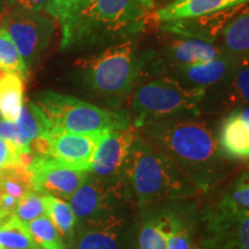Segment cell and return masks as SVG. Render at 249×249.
<instances>
[{"mask_svg":"<svg viewBox=\"0 0 249 249\" xmlns=\"http://www.w3.org/2000/svg\"><path fill=\"white\" fill-rule=\"evenodd\" d=\"M28 169L31 174L34 191L67 201L71 200L90 174L65 166L50 157L37 155Z\"/></svg>","mask_w":249,"mask_h":249,"instance_id":"cell-12","label":"cell"},{"mask_svg":"<svg viewBox=\"0 0 249 249\" xmlns=\"http://www.w3.org/2000/svg\"><path fill=\"white\" fill-rule=\"evenodd\" d=\"M224 82L227 107H234L238 103L249 105V55L239 59Z\"/></svg>","mask_w":249,"mask_h":249,"instance_id":"cell-22","label":"cell"},{"mask_svg":"<svg viewBox=\"0 0 249 249\" xmlns=\"http://www.w3.org/2000/svg\"><path fill=\"white\" fill-rule=\"evenodd\" d=\"M103 133H70L48 128L45 135L31 143L30 148L37 156L50 157L71 169L91 172Z\"/></svg>","mask_w":249,"mask_h":249,"instance_id":"cell-10","label":"cell"},{"mask_svg":"<svg viewBox=\"0 0 249 249\" xmlns=\"http://www.w3.org/2000/svg\"><path fill=\"white\" fill-rule=\"evenodd\" d=\"M9 2H11V0H0V9H4L9 6Z\"/></svg>","mask_w":249,"mask_h":249,"instance_id":"cell-38","label":"cell"},{"mask_svg":"<svg viewBox=\"0 0 249 249\" xmlns=\"http://www.w3.org/2000/svg\"><path fill=\"white\" fill-rule=\"evenodd\" d=\"M138 135L133 126L124 129H111L103 133L92 160L91 174L101 178H120L132 144Z\"/></svg>","mask_w":249,"mask_h":249,"instance_id":"cell-13","label":"cell"},{"mask_svg":"<svg viewBox=\"0 0 249 249\" xmlns=\"http://www.w3.org/2000/svg\"><path fill=\"white\" fill-rule=\"evenodd\" d=\"M0 139L15 145L21 154L31 152L30 143L23 138V135L18 128L17 124L2 119V118H0Z\"/></svg>","mask_w":249,"mask_h":249,"instance_id":"cell-33","label":"cell"},{"mask_svg":"<svg viewBox=\"0 0 249 249\" xmlns=\"http://www.w3.org/2000/svg\"><path fill=\"white\" fill-rule=\"evenodd\" d=\"M0 249H40L30 234L28 224L12 214L0 224Z\"/></svg>","mask_w":249,"mask_h":249,"instance_id":"cell-23","label":"cell"},{"mask_svg":"<svg viewBox=\"0 0 249 249\" xmlns=\"http://www.w3.org/2000/svg\"><path fill=\"white\" fill-rule=\"evenodd\" d=\"M9 216H12V214L9 213H7V211L0 209V224L4 222L5 219H7V218H8Z\"/></svg>","mask_w":249,"mask_h":249,"instance_id":"cell-37","label":"cell"},{"mask_svg":"<svg viewBox=\"0 0 249 249\" xmlns=\"http://www.w3.org/2000/svg\"><path fill=\"white\" fill-rule=\"evenodd\" d=\"M33 103L48 128L70 133H96L132 126L127 111L107 110L51 90L40 92Z\"/></svg>","mask_w":249,"mask_h":249,"instance_id":"cell-6","label":"cell"},{"mask_svg":"<svg viewBox=\"0 0 249 249\" xmlns=\"http://www.w3.org/2000/svg\"><path fill=\"white\" fill-rule=\"evenodd\" d=\"M77 65L91 91L119 107L134 91L144 61L139 58L134 43L127 39Z\"/></svg>","mask_w":249,"mask_h":249,"instance_id":"cell-5","label":"cell"},{"mask_svg":"<svg viewBox=\"0 0 249 249\" xmlns=\"http://www.w3.org/2000/svg\"><path fill=\"white\" fill-rule=\"evenodd\" d=\"M30 191L34 189L27 166L18 163L0 171V209L13 214L18 200Z\"/></svg>","mask_w":249,"mask_h":249,"instance_id":"cell-19","label":"cell"},{"mask_svg":"<svg viewBox=\"0 0 249 249\" xmlns=\"http://www.w3.org/2000/svg\"><path fill=\"white\" fill-rule=\"evenodd\" d=\"M0 68L18 74L24 80L28 75V66L4 28H0Z\"/></svg>","mask_w":249,"mask_h":249,"instance_id":"cell-29","label":"cell"},{"mask_svg":"<svg viewBox=\"0 0 249 249\" xmlns=\"http://www.w3.org/2000/svg\"><path fill=\"white\" fill-rule=\"evenodd\" d=\"M238 8L239 6L205 17L182 18V20L169 21L160 24L161 29L174 36L188 37V38L213 43L230 18L238 12Z\"/></svg>","mask_w":249,"mask_h":249,"instance_id":"cell-15","label":"cell"},{"mask_svg":"<svg viewBox=\"0 0 249 249\" xmlns=\"http://www.w3.org/2000/svg\"><path fill=\"white\" fill-rule=\"evenodd\" d=\"M88 1L89 0H49L44 7V12L53 20L64 24L79 13Z\"/></svg>","mask_w":249,"mask_h":249,"instance_id":"cell-31","label":"cell"},{"mask_svg":"<svg viewBox=\"0 0 249 249\" xmlns=\"http://www.w3.org/2000/svg\"><path fill=\"white\" fill-rule=\"evenodd\" d=\"M138 133L178 165L201 193L219 179L223 156L213 129L204 121L196 117L173 118L144 124Z\"/></svg>","mask_w":249,"mask_h":249,"instance_id":"cell-1","label":"cell"},{"mask_svg":"<svg viewBox=\"0 0 249 249\" xmlns=\"http://www.w3.org/2000/svg\"><path fill=\"white\" fill-rule=\"evenodd\" d=\"M207 90L187 87L164 76L134 89L129 101V118L134 128L173 118L197 117Z\"/></svg>","mask_w":249,"mask_h":249,"instance_id":"cell-4","label":"cell"},{"mask_svg":"<svg viewBox=\"0 0 249 249\" xmlns=\"http://www.w3.org/2000/svg\"><path fill=\"white\" fill-rule=\"evenodd\" d=\"M167 235V249H197L188 224L176 213H161Z\"/></svg>","mask_w":249,"mask_h":249,"instance_id":"cell-25","label":"cell"},{"mask_svg":"<svg viewBox=\"0 0 249 249\" xmlns=\"http://www.w3.org/2000/svg\"><path fill=\"white\" fill-rule=\"evenodd\" d=\"M149 18L150 11L140 0H89L79 13L61 24V50L124 42L141 33Z\"/></svg>","mask_w":249,"mask_h":249,"instance_id":"cell-2","label":"cell"},{"mask_svg":"<svg viewBox=\"0 0 249 249\" xmlns=\"http://www.w3.org/2000/svg\"><path fill=\"white\" fill-rule=\"evenodd\" d=\"M17 126L23 138L28 142L34 143L36 140L45 135L48 126H46L44 119L40 116L39 111L37 110L36 105L33 102H29L28 104H23L22 110H21L20 118H18Z\"/></svg>","mask_w":249,"mask_h":249,"instance_id":"cell-28","label":"cell"},{"mask_svg":"<svg viewBox=\"0 0 249 249\" xmlns=\"http://www.w3.org/2000/svg\"><path fill=\"white\" fill-rule=\"evenodd\" d=\"M139 249H167V235L160 214H152L143 220L138 235Z\"/></svg>","mask_w":249,"mask_h":249,"instance_id":"cell-26","label":"cell"},{"mask_svg":"<svg viewBox=\"0 0 249 249\" xmlns=\"http://www.w3.org/2000/svg\"><path fill=\"white\" fill-rule=\"evenodd\" d=\"M20 155L15 145L0 139V171L20 163Z\"/></svg>","mask_w":249,"mask_h":249,"instance_id":"cell-34","label":"cell"},{"mask_svg":"<svg viewBox=\"0 0 249 249\" xmlns=\"http://www.w3.org/2000/svg\"><path fill=\"white\" fill-rule=\"evenodd\" d=\"M222 53L213 43L188 37H178L163 49V57L171 68L203 64L213 60Z\"/></svg>","mask_w":249,"mask_h":249,"instance_id":"cell-17","label":"cell"},{"mask_svg":"<svg viewBox=\"0 0 249 249\" xmlns=\"http://www.w3.org/2000/svg\"><path fill=\"white\" fill-rule=\"evenodd\" d=\"M224 197L235 207L249 213V171L238 177Z\"/></svg>","mask_w":249,"mask_h":249,"instance_id":"cell-32","label":"cell"},{"mask_svg":"<svg viewBox=\"0 0 249 249\" xmlns=\"http://www.w3.org/2000/svg\"><path fill=\"white\" fill-rule=\"evenodd\" d=\"M49 0H11L9 6L14 5L18 8L27 9V11L42 12L44 11L45 5L48 4Z\"/></svg>","mask_w":249,"mask_h":249,"instance_id":"cell-35","label":"cell"},{"mask_svg":"<svg viewBox=\"0 0 249 249\" xmlns=\"http://www.w3.org/2000/svg\"><path fill=\"white\" fill-rule=\"evenodd\" d=\"M139 231L129 213L123 211L77 223L70 249H139Z\"/></svg>","mask_w":249,"mask_h":249,"instance_id":"cell-9","label":"cell"},{"mask_svg":"<svg viewBox=\"0 0 249 249\" xmlns=\"http://www.w3.org/2000/svg\"><path fill=\"white\" fill-rule=\"evenodd\" d=\"M238 59H234L225 53H222L213 60L192 66L171 68V77L178 80L187 87L202 88L207 90L222 83L230 75Z\"/></svg>","mask_w":249,"mask_h":249,"instance_id":"cell-14","label":"cell"},{"mask_svg":"<svg viewBox=\"0 0 249 249\" xmlns=\"http://www.w3.org/2000/svg\"><path fill=\"white\" fill-rule=\"evenodd\" d=\"M45 214L54 224L61 236L71 239L75 231L77 219L71 205L62 198L51 195H43Z\"/></svg>","mask_w":249,"mask_h":249,"instance_id":"cell-24","label":"cell"},{"mask_svg":"<svg viewBox=\"0 0 249 249\" xmlns=\"http://www.w3.org/2000/svg\"><path fill=\"white\" fill-rule=\"evenodd\" d=\"M140 1H141L143 6L147 9H149V11L155 8V0H140Z\"/></svg>","mask_w":249,"mask_h":249,"instance_id":"cell-36","label":"cell"},{"mask_svg":"<svg viewBox=\"0 0 249 249\" xmlns=\"http://www.w3.org/2000/svg\"><path fill=\"white\" fill-rule=\"evenodd\" d=\"M18 219H21L26 224L30 223L36 218L45 216L44 202L43 195L36 191H30L23 197L18 200L14 213Z\"/></svg>","mask_w":249,"mask_h":249,"instance_id":"cell-30","label":"cell"},{"mask_svg":"<svg viewBox=\"0 0 249 249\" xmlns=\"http://www.w3.org/2000/svg\"><path fill=\"white\" fill-rule=\"evenodd\" d=\"M130 191L124 177L101 178L90 173L68 201L77 223L126 211Z\"/></svg>","mask_w":249,"mask_h":249,"instance_id":"cell-7","label":"cell"},{"mask_svg":"<svg viewBox=\"0 0 249 249\" xmlns=\"http://www.w3.org/2000/svg\"><path fill=\"white\" fill-rule=\"evenodd\" d=\"M24 79L0 68V117L17 123L22 110Z\"/></svg>","mask_w":249,"mask_h":249,"instance_id":"cell-21","label":"cell"},{"mask_svg":"<svg viewBox=\"0 0 249 249\" xmlns=\"http://www.w3.org/2000/svg\"><path fill=\"white\" fill-rule=\"evenodd\" d=\"M1 28L14 42L27 66L48 48L54 31V20L42 12L14 8L4 15Z\"/></svg>","mask_w":249,"mask_h":249,"instance_id":"cell-11","label":"cell"},{"mask_svg":"<svg viewBox=\"0 0 249 249\" xmlns=\"http://www.w3.org/2000/svg\"><path fill=\"white\" fill-rule=\"evenodd\" d=\"M123 177L140 207L186 200L201 193L178 165L139 133L124 160Z\"/></svg>","mask_w":249,"mask_h":249,"instance_id":"cell-3","label":"cell"},{"mask_svg":"<svg viewBox=\"0 0 249 249\" xmlns=\"http://www.w3.org/2000/svg\"><path fill=\"white\" fill-rule=\"evenodd\" d=\"M218 147L223 157L234 160H249V123L234 108L223 121Z\"/></svg>","mask_w":249,"mask_h":249,"instance_id":"cell-18","label":"cell"},{"mask_svg":"<svg viewBox=\"0 0 249 249\" xmlns=\"http://www.w3.org/2000/svg\"><path fill=\"white\" fill-rule=\"evenodd\" d=\"M201 249H249V213L225 197L202 216Z\"/></svg>","mask_w":249,"mask_h":249,"instance_id":"cell-8","label":"cell"},{"mask_svg":"<svg viewBox=\"0 0 249 249\" xmlns=\"http://www.w3.org/2000/svg\"><path fill=\"white\" fill-rule=\"evenodd\" d=\"M0 118H1V117H0Z\"/></svg>","mask_w":249,"mask_h":249,"instance_id":"cell-39","label":"cell"},{"mask_svg":"<svg viewBox=\"0 0 249 249\" xmlns=\"http://www.w3.org/2000/svg\"><path fill=\"white\" fill-rule=\"evenodd\" d=\"M249 0H173L150 17L157 23L200 18L248 4Z\"/></svg>","mask_w":249,"mask_h":249,"instance_id":"cell-16","label":"cell"},{"mask_svg":"<svg viewBox=\"0 0 249 249\" xmlns=\"http://www.w3.org/2000/svg\"><path fill=\"white\" fill-rule=\"evenodd\" d=\"M220 34L222 46L218 48L223 53L238 60L249 55V7L238 9Z\"/></svg>","mask_w":249,"mask_h":249,"instance_id":"cell-20","label":"cell"},{"mask_svg":"<svg viewBox=\"0 0 249 249\" xmlns=\"http://www.w3.org/2000/svg\"><path fill=\"white\" fill-rule=\"evenodd\" d=\"M28 229L40 249H67L57 227L46 214L28 223Z\"/></svg>","mask_w":249,"mask_h":249,"instance_id":"cell-27","label":"cell"}]
</instances>
